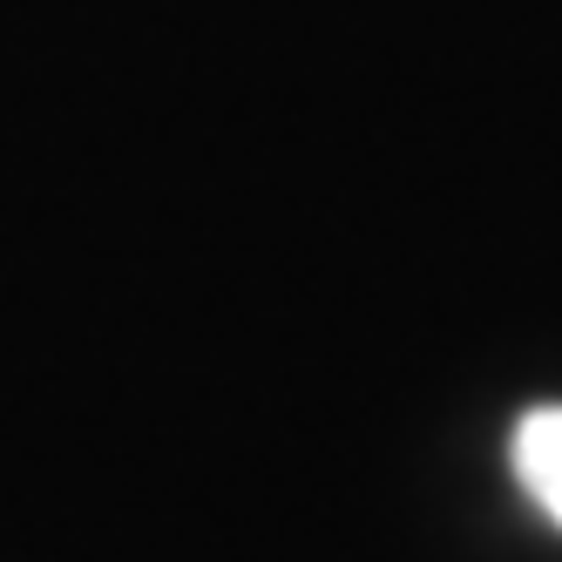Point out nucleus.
Here are the masks:
<instances>
[{"mask_svg":"<svg viewBox=\"0 0 562 562\" xmlns=\"http://www.w3.org/2000/svg\"><path fill=\"white\" fill-rule=\"evenodd\" d=\"M515 481L562 529V407H536L515 427Z\"/></svg>","mask_w":562,"mask_h":562,"instance_id":"f257e3e1","label":"nucleus"}]
</instances>
